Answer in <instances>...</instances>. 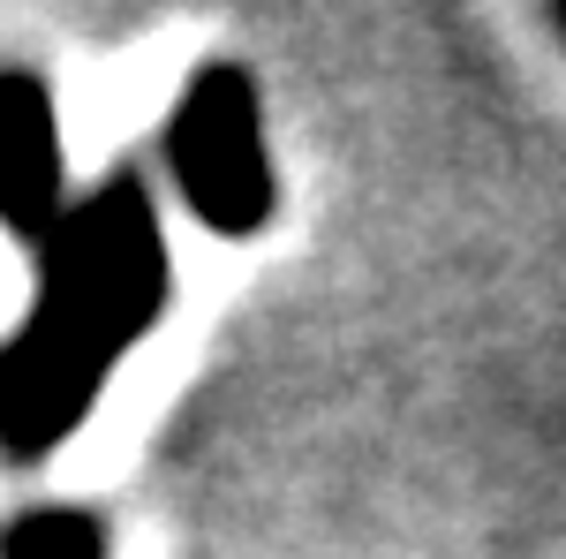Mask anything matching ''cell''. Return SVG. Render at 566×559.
I'll return each instance as SVG.
<instances>
[{"instance_id": "1", "label": "cell", "mask_w": 566, "mask_h": 559, "mask_svg": "<svg viewBox=\"0 0 566 559\" xmlns=\"http://www.w3.org/2000/svg\"><path fill=\"white\" fill-rule=\"evenodd\" d=\"M175 250L144 174H106L31 250V302L0 341V454L15 469L53 462L136 341L167 318Z\"/></svg>"}, {"instance_id": "5", "label": "cell", "mask_w": 566, "mask_h": 559, "mask_svg": "<svg viewBox=\"0 0 566 559\" xmlns=\"http://www.w3.org/2000/svg\"><path fill=\"white\" fill-rule=\"evenodd\" d=\"M552 23H559V39H566V0H559V8H552Z\"/></svg>"}, {"instance_id": "2", "label": "cell", "mask_w": 566, "mask_h": 559, "mask_svg": "<svg viewBox=\"0 0 566 559\" xmlns=\"http://www.w3.org/2000/svg\"><path fill=\"white\" fill-rule=\"evenodd\" d=\"M167 174L189 219L219 242H258L280 219V159L242 61H197L167 106Z\"/></svg>"}, {"instance_id": "3", "label": "cell", "mask_w": 566, "mask_h": 559, "mask_svg": "<svg viewBox=\"0 0 566 559\" xmlns=\"http://www.w3.org/2000/svg\"><path fill=\"white\" fill-rule=\"evenodd\" d=\"M69 213L76 189H69V136L53 84L39 69H0V227L23 250H39Z\"/></svg>"}, {"instance_id": "4", "label": "cell", "mask_w": 566, "mask_h": 559, "mask_svg": "<svg viewBox=\"0 0 566 559\" xmlns=\"http://www.w3.org/2000/svg\"><path fill=\"white\" fill-rule=\"evenodd\" d=\"M0 559H114V537H106V515L76 499H45L0 529Z\"/></svg>"}]
</instances>
